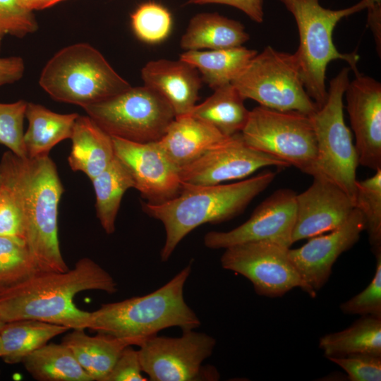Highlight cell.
Instances as JSON below:
<instances>
[{
    "label": "cell",
    "mask_w": 381,
    "mask_h": 381,
    "mask_svg": "<svg viewBox=\"0 0 381 381\" xmlns=\"http://www.w3.org/2000/svg\"><path fill=\"white\" fill-rule=\"evenodd\" d=\"M86 290L117 291L111 274L90 258L80 259L66 272H40L0 291V319L4 323L36 320L73 329L88 328L90 312L76 307L74 296Z\"/></svg>",
    "instance_id": "1"
},
{
    "label": "cell",
    "mask_w": 381,
    "mask_h": 381,
    "mask_svg": "<svg viewBox=\"0 0 381 381\" xmlns=\"http://www.w3.org/2000/svg\"><path fill=\"white\" fill-rule=\"evenodd\" d=\"M276 174L265 171L229 184H182L180 193L166 202H143L145 213L164 226L166 238L160 252L161 260L167 261L179 243L195 228L206 223H221L242 212L270 186Z\"/></svg>",
    "instance_id": "2"
},
{
    "label": "cell",
    "mask_w": 381,
    "mask_h": 381,
    "mask_svg": "<svg viewBox=\"0 0 381 381\" xmlns=\"http://www.w3.org/2000/svg\"><path fill=\"white\" fill-rule=\"evenodd\" d=\"M191 270L190 263L162 286L148 294L102 304L90 312L87 329L129 340L137 346L167 328L195 329L201 322L183 296Z\"/></svg>",
    "instance_id": "3"
},
{
    "label": "cell",
    "mask_w": 381,
    "mask_h": 381,
    "mask_svg": "<svg viewBox=\"0 0 381 381\" xmlns=\"http://www.w3.org/2000/svg\"><path fill=\"white\" fill-rule=\"evenodd\" d=\"M294 16L299 44L296 56L306 90L318 107L326 101L325 84L328 64L334 60L346 61L353 71L358 70L359 56L356 52L341 53L333 42V31L344 18L367 8L361 0L345 8L332 10L322 7L320 0H279Z\"/></svg>",
    "instance_id": "4"
},
{
    "label": "cell",
    "mask_w": 381,
    "mask_h": 381,
    "mask_svg": "<svg viewBox=\"0 0 381 381\" xmlns=\"http://www.w3.org/2000/svg\"><path fill=\"white\" fill-rule=\"evenodd\" d=\"M39 84L54 100L82 108L131 87L99 50L85 42L55 53L42 68Z\"/></svg>",
    "instance_id": "5"
},
{
    "label": "cell",
    "mask_w": 381,
    "mask_h": 381,
    "mask_svg": "<svg viewBox=\"0 0 381 381\" xmlns=\"http://www.w3.org/2000/svg\"><path fill=\"white\" fill-rule=\"evenodd\" d=\"M24 209V241L40 272H66L60 250L58 210L64 192L49 155L29 159Z\"/></svg>",
    "instance_id": "6"
},
{
    "label": "cell",
    "mask_w": 381,
    "mask_h": 381,
    "mask_svg": "<svg viewBox=\"0 0 381 381\" xmlns=\"http://www.w3.org/2000/svg\"><path fill=\"white\" fill-rule=\"evenodd\" d=\"M350 68L345 67L329 82L325 102L309 115L317 144L313 176H322L341 188L354 203L358 155L344 117V97Z\"/></svg>",
    "instance_id": "7"
},
{
    "label": "cell",
    "mask_w": 381,
    "mask_h": 381,
    "mask_svg": "<svg viewBox=\"0 0 381 381\" xmlns=\"http://www.w3.org/2000/svg\"><path fill=\"white\" fill-rule=\"evenodd\" d=\"M246 99L277 111L310 115L319 107L308 95L296 54L267 46L231 83Z\"/></svg>",
    "instance_id": "8"
},
{
    "label": "cell",
    "mask_w": 381,
    "mask_h": 381,
    "mask_svg": "<svg viewBox=\"0 0 381 381\" xmlns=\"http://www.w3.org/2000/svg\"><path fill=\"white\" fill-rule=\"evenodd\" d=\"M83 109L111 137L143 143L160 140L176 117L169 104L145 85Z\"/></svg>",
    "instance_id": "9"
},
{
    "label": "cell",
    "mask_w": 381,
    "mask_h": 381,
    "mask_svg": "<svg viewBox=\"0 0 381 381\" xmlns=\"http://www.w3.org/2000/svg\"><path fill=\"white\" fill-rule=\"evenodd\" d=\"M241 135L250 147L313 176L317 144L309 115L258 106L250 111Z\"/></svg>",
    "instance_id": "10"
},
{
    "label": "cell",
    "mask_w": 381,
    "mask_h": 381,
    "mask_svg": "<svg viewBox=\"0 0 381 381\" xmlns=\"http://www.w3.org/2000/svg\"><path fill=\"white\" fill-rule=\"evenodd\" d=\"M179 337L153 336L139 345L143 372L152 381L218 380L212 365H202L216 345L212 337L194 329L182 331Z\"/></svg>",
    "instance_id": "11"
},
{
    "label": "cell",
    "mask_w": 381,
    "mask_h": 381,
    "mask_svg": "<svg viewBox=\"0 0 381 381\" xmlns=\"http://www.w3.org/2000/svg\"><path fill=\"white\" fill-rule=\"evenodd\" d=\"M268 241L248 242L225 248L222 267L248 279L257 294L281 297L294 288H300L310 297L317 292L302 279L291 262L288 249Z\"/></svg>",
    "instance_id": "12"
},
{
    "label": "cell",
    "mask_w": 381,
    "mask_h": 381,
    "mask_svg": "<svg viewBox=\"0 0 381 381\" xmlns=\"http://www.w3.org/2000/svg\"><path fill=\"white\" fill-rule=\"evenodd\" d=\"M296 195L290 189L275 190L242 224L227 231L207 233L205 246L216 250L248 242L268 241L290 248L296 219Z\"/></svg>",
    "instance_id": "13"
},
{
    "label": "cell",
    "mask_w": 381,
    "mask_h": 381,
    "mask_svg": "<svg viewBox=\"0 0 381 381\" xmlns=\"http://www.w3.org/2000/svg\"><path fill=\"white\" fill-rule=\"evenodd\" d=\"M284 168V162L250 147L241 133L228 138L200 157L179 170L182 184L217 185L245 179L266 167Z\"/></svg>",
    "instance_id": "14"
},
{
    "label": "cell",
    "mask_w": 381,
    "mask_h": 381,
    "mask_svg": "<svg viewBox=\"0 0 381 381\" xmlns=\"http://www.w3.org/2000/svg\"><path fill=\"white\" fill-rule=\"evenodd\" d=\"M114 155L124 165L141 196L159 204L176 196L182 188L179 170L157 142L135 143L111 137Z\"/></svg>",
    "instance_id": "15"
},
{
    "label": "cell",
    "mask_w": 381,
    "mask_h": 381,
    "mask_svg": "<svg viewBox=\"0 0 381 381\" xmlns=\"http://www.w3.org/2000/svg\"><path fill=\"white\" fill-rule=\"evenodd\" d=\"M365 228L363 214L354 207L339 227L310 238L300 248H289V256L302 279L317 292L328 281L337 258L358 241Z\"/></svg>",
    "instance_id": "16"
},
{
    "label": "cell",
    "mask_w": 381,
    "mask_h": 381,
    "mask_svg": "<svg viewBox=\"0 0 381 381\" xmlns=\"http://www.w3.org/2000/svg\"><path fill=\"white\" fill-rule=\"evenodd\" d=\"M344 95L346 110L356 138L358 164L381 169V83L354 71Z\"/></svg>",
    "instance_id": "17"
},
{
    "label": "cell",
    "mask_w": 381,
    "mask_h": 381,
    "mask_svg": "<svg viewBox=\"0 0 381 381\" xmlns=\"http://www.w3.org/2000/svg\"><path fill=\"white\" fill-rule=\"evenodd\" d=\"M313 177L311 186L296 195L293 243L335 229L355 207L352 200L334 183L322 176Z\"/></svg>",
    "instance_id": "18"
},
{
    "label": "cell",
    "mask_w": 381,
    "mask_h": 381,
    "mask_svg": "<svg viewBox=\"0 0 381 381\" xmlns=\"http://www.w3.org/2000/svg\"><path fill=\"white\" fill-rule=\"evenodd\" d=\"M141 78L169 104L176 117L188 114L196 105L202 83L198 71L181 59L150 61L141 69Z\"/></svg>",
    "instance_id": "19"
},
{
    "label": "cell",
    "mask_w": 381,
    "mask_h": 381,
    "mask_svg": "<svg viewBox=\"0 0 381 381\" xmlns=\"http://www.w3.org/2000/svg\"><path fill=\"white\" fill-rule=\"evenodd\" d=\"M228 138L210 125L188 114L175 117L157 142L179 170Z\"/></svg>",
    "instance_id": "20"
},
{
    "label": "cell",
    "mask_w": 381,
    "mask_h": 381,
    "mask_svg": "<svg viewBox=\"0 0 381 381\" xmlns=\"http://www.w3.org/2000/svg\"><path fill=\"white\" fill-rule=\"evenodd\" d=\"M28 159L8 150L0 159V235L24 241Z\"/></svg>",
    "instance_id": "21"
},
{
    "label": "cell",
    "mask_w": 381,
    "mask_h": 381,
    "mask_svg": "<svg viewBox=\"0 0 381 381\" xmlns=\"http://www.w3.org/2000/svg\"><path fill=\"white\" fill-rule=\"evenodd\" d=\"M70 139L68 164L73 171L83 172L90 181L104 171L115 156L111 137L87 115H78Z\"/></svg>",
    "instance_id": "22"
},
{
    "label": "cell",
    "mask_w": 381,
    "mask_h": 381,
    "mask_svg": "<svg viewBox=\"0 0 381 381\" xmlns=\"http://www.w3.org/2000/svg\"><path fill=\"white\" fill-rule=\"evenodd\" d=\"M249 38L239 21L217 13H200L189 20L180 46L186 51L229 49L242 46Z\"/></svg>",
    "instance_id": "23"
},
{
    "label": "cell",
    "mask_w": 381,
    "mask_h": 381,
    "mask_svg": "<svg viewBox=\"0 0 381 381\" xmlns=\"http://www.w3.org/2000/svg\"><path fill=\"white\" fill-rule=\"evenodd\" d=\"M78 115L56 113L42 104L28 102L25 118L28 127L23 138L27 158L49 155L58 143L70 139Z\"/></svg>",
    "instance_id": "24"
},
{
    "label": "cell",
    "mask_w": 381,
    "mask_h": 381,
    "mask_svg": "<svg viewBox=\"0 0 381 381\" xmlns=\"http://www.w3.org/2000/svg\"><path fill=\"white\" fill-rule=\"evenodd\" d=\"M85 329H73L62 341L92 380L104 381L121 351L134 345L129 340L98 334L87 335Z\"/></svg>",
    "instance_id": "25"
},
{
    "label": "cell",
    "mask_w": 381,
    "mask_h": 381,
    "mask_svg": "<svg viewBox=\"0 0 381 381\" xmlns=\"http://www.w3.org/2000/svg\"><path fill=\"white\" fill-rule=\"evenodd\" d=\"M213 90L188 115L210 125L225 136L241 133L250 113L245 107V99L231 83Z\"/></svg>",
    "instance_id": "26"
},
{
    "label": "cell",
    "mask_w": 381,
    "mask_h": 381,
    "mask_svg": "<svg viewBox=\"0 0 381 381\" xmlns=\"http://www.w3.org/2000/svg\"><path fill=\"white\" fill-rule=\"evenodd\" d=\"M257 53L256 50L240 46L186 51L179 59L193 65L200 73L202 80L214 90L231 83Z\"/></svg>",
    "instance_id": "27"
},
{
    "label": "cell",
    "mask_w": 381,
    "mask_h": 381,
    "mask_svg": "<svg viewBox=\"0 0 381 381\" xmlns=\"http://www.w3.org/2000/svg\"><path fill=\"white\" fill-rule=\"evenodd\" d=\"M68 329L62 325L36 320L7 322L0 330L1 358L9 364L22 363L34 351Z\"/></svg>",
    "instance_id": "28"
},
{
    "label": "cell",
    "mask_w": 381,
    "mask_h": 381,
    "mask_svg": "<svg viewBox=\"0 0 381 381\" xmlns=\"http://www.w3.org/2000/svg\"><path fill=\"white\" fill-rule=\"evenodd\" d=\"M319 347L327 358L353 353L381 356V318L361 315L347 328L322 336Z\"/></svg>",
    "instance_id": "29"
},
{
    "label": "cell",
    "mask_w": 381,
    "mask_h": 381,
    "mask_svg": "<svg viewBox=\"0 0 381 381\" xmlns=\"http://www.w3.org/2000/svg\"><path fill=\"white\" fill-rule=\"evenodd\" d=\"M22 363L40 381H93L63 343L46 344L26 356Z\"/></svg>",
    "instance_id": "30"
},
{
    "label": "cell",
    "mask_w": 381,
    "mask_h": 381,
    "mask_svg": "<svg viewBox=\"0 0 381 381\" xmlns=\"http://www.w3.org/2000/svg\"><path fill=\"white\" fill-rule=\"evenodd\" d=\"M96 198V214L104 231L111 234L121 200L134 183L124 165L114 156L99 175L91 180Z\"/></svg>",
    "instance_id": "31"
},
{
    "label": "cell",
    "mask_w": 381,
    "mask_h": 381,
    "mask_svg": "<svg viewBox=\"0 0 381 381\" xmlns=\"http://www.w3.org/2000/svg\"><path fill=\"white\" fill-rule=\"evenodd\" d=\"M40 272L23 239L0 235V291Z\"/></svg>",
    "instance_id": "32"
},
{
    "label": "cell",
    "mask_w": 381,
    "mask_h": 381,
    "mask_svg": "<svg viewBox=\"0 0 381 381\" xmlns=\"http://www.w3.org/2000/svg\"><path fill=\"white\" fill-rule=\"evenodd\" d=\"M355 207L363 215L372 251L381 253V169L373 176L356 181Z\"/></svg>",
    "instance_id": "33"
},
{
    "label": "cell",
    "mask_w": 381,
    "mask_h": 381,
    "mask_svg": "<svg viewBox=\"0 0 381 381\" xmlns=\"http://www.w3.org/2000/svg\"><path fill=\"white\" fill-rule=\"evenodd\" d=\"M131 26L135 36L142 42L156 44L170 34L172 17L163 5L147 1L139 5L131 15Z\"/></svg>",
    "instance_id": "34"
},
{
    "label": "cell",
    "mask_w": 381,
    "mask_h": 381,
    "mask_svg": "<svg viewBox=\"0 0 381 381\" xmlns=\"http://www.w3.org/2000/svg\"><path fill=\"white\" fill-rule=\"evenodd\" d=\"M28 102H0V144L14 155L28 159L24 145L23 121Z\"/></svg>",
    "instance_id": "35"
},
{
    "label": "cell",
    "mask_w": 381,
    "mask_h": 381,
    "mask_svg": "<svg viewBox=\"0 0 381 381\" xmlns=\"http://www.w3.org/2000/svg\"><path fill=\"white\" fill-rule=\"evenodd\" d=\"M38 28L34 11L25 8L19 0H0V51L7 35L23 38Z\"/></svg>",
    "instance_id": "36"
},
{
    "label": "cell",
    "mask_w": 381,
    "mask_h": 381,
    "mask_svg": "<svg viewBox=\"0 0 381 381\" xmlns=\"http://www.w3.org/2000/svg\"><path fill=\"white\" fill-rule=\"evenodd\" d=\"M375 258V272L370 284L361 292L340 305L342 313L381 318V253L376 254Z\"/></svg>",
    "instance_id": "37"
},
{
    "label": "cell",
    "mask_w": 381,
    "mask_h": 381,
    "mask_svg": "<svg viewBox=\"0 0 381 381\" xmlns=\"http://www.w3.org/2000/svg\"><path fill=\"white\" fill-rule=\"evenodd\" d=\"M327 359L341 367L351 381L381 380V356L353 353Z\"/></svg>",
    "instance_id": "38"
},
{
    "label": "cell",
    "mask_w": 381,
    "mask_h": 381,
    "mask_svg": "<svg viewBox=\"0 0 381 381\" xmlns=\"http://www.w3.org/2000/svg\"><path fill=\"white\" fill-rule=\"evenodd\" d=\"M138 351L131 346L123 349L104 381H145Z\"/></svg>",
    "instance_id": "39"
},
{
    "label": "cell",
    "mask_w": 381,
    "mask_h": 381,
    "mask_svg": "<svg viewBox=\"0 0 381 381\" xmlns=\"http://www.w3.org/2000/svg\"><path fill=\"white\" fill-rule=\"evenodd\" d=\"M264 0H188L185 5L219 4L234 7L248 16L253 21L260 23L264 20Z\"/></svg>",
    "instance_id": "40"
},
{
    "label": "cell",
    "mask_w": 381,
    "mask_h": 381,
    "mask_svg": "<svg viewBox=\"0 0 381 381\" xmlns=\"http://www.w3.org/2000/svg\"><path fill=\"white\" fill-rule=\"evenodd\" d=\"M25 62L18 56L0 58V87L20 80L25 73Z\"/></svg>",
    "instance_id": "41"
},
{
    "label": "cell",
    "mask_w": 381,
    "mask_h": 381,
    "mask_svg": "<svg viewBox=\"0 0 381 381\" xmlns=\"http://www.w3.org/2000/svg\"><path fill=\"white\" fill-rule=\"evenodd\" d=\"M367 23L373 32L379 55L381 48V5L376 4L367 8Z\"/></svg>",
    "instance_id": "42"
},
{
    "label": "cell",
    "mask_w": 381,
    "mask_h": 381,
    "mask_svg": "<svg viewBox=\"0 0 381 381\" xmlns=\"http://www.w3.org/2000/svg\"><path fill=\"white\" fill-rule=\"evenodd\" d=\"M57 0H19L20 4L30 11L42 10L56 5Z\"/></svg>",
    "instance_id": "43"
},
{
    "label": "cell",
    "mask_w": 381,
    "mask_h": 381,
    "mask_svg": "<svg viewBox=\"0 0 381 381\" xmlns=\"http://www.w3.org/2000/svg\"><path fill=\"white\" fill-rule=\"evenodd\" d=\"M365 1L367 3V8H371L376 4L381 5V0H365Z\"/></svg>",
    "instance_id": "44"
},
{
    "label": "cell",
    "mask_w": 381,
    "mask_h": 381,
    "mask_svg": "<svg viewBox=\"0 0 381 381\" xmlns=\"http://www.w3.org/2000/svg\"><path fill=\"white\" fill-rule=\"evenodd\" d=\"M1 356H2V345H1V341L0 339V357L1 358Z\"/></svg>",
    "instance_id": "45"
},
{
    "label": "cell",
    "mask_w": 381,
    "mask_h": 381,
    "mask_svg": "<svg viewBox=\"0 0 381 381\" xmlns=\"http://www.w3.org/2000/svg\"><path fill=\"white\" fill-rule=\"evenodd\" d=\"M6 323H4V322H2V320L0 319V330L1 329V328L4 327V325H5Z\"/></svg>",
    "instance_id": "46"
},
{
    "label": "cell",
    "mask_w": 381,
    "mask_h": 381,
    "mask_svg": "<svg viewBox=\"0 0 381 381\" xmlns=\"http://www.w3.org/2000/svg\"><path fill=\"white\" fill-rule=\"evenodd\" d=\"M66 1V0H57L56 4H59V3H61L62 1Z\"/></svg>",
    "instance_id": "47"
}]
</instances>
